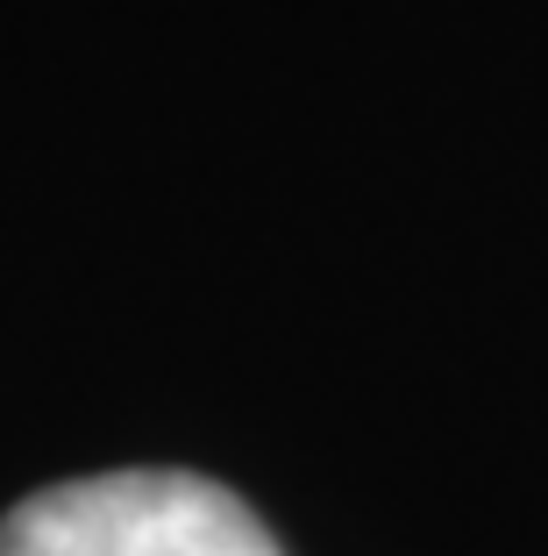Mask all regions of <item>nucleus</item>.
Here are the masks:
<instances>
[{
  "mask_svg": "<svg viewBox=\"0 0 548 556\" xmlns=\"http://www.w3.org/2000/svg\"><path fill=\"white\" fill-rule=\"evenodd\" d=\"M0 556H285L228 485L193 471H107L29 492Z\"/></svg>",
  "mask_w": 548,
  "mask_h": 556,
  "instance_id": "1",
  "label": "nucleus"
}]
</instances>
